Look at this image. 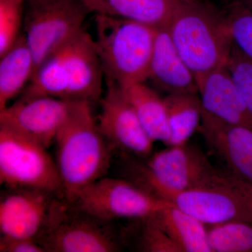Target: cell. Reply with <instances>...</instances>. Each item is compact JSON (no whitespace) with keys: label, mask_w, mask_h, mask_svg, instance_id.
<instances>
[{"label":"cell","mask_w":252,"mask_h":252,"mask_svg":"<svg viewBox=\"0 0 252 252\" xmlns=\"http://www.w3.org/2000/svg\"><path fill=\"white\" fill-rule=\"evenodd\" d=\"M54 143L63 198L72 202L81 190L104 177L110 165L109 144L94 119L91 102L74 101Z\"/></svg>","instance_id":"cell-1"},{"label":"cell","mask_w":252,"mask_h":252,"mask_svg":"<svg viewBox=\"0 0 252 252\" xmlns=\"http://www.w3.org/2000/svg\"><path fill=\"white\" fill-rule=\"evenodd\" d=\"M176 49L197 83L227 67L233 41L225 12L207 0H187L166 26Z\"/></svg>","instance_id":"cell-2"},{"label":"cell","mask_w":252,"mask_h":252,"mask_svg":"<svg viewBox=\"0 0 252 252\" xmlns=\"http://www.w3.org/2000/svg\"><path fill=\"white\" fill-rule=\"evenodd\" d=\"M104 77L94 39L82 30L41 63L21 97L92 103L102 97Z\"/></svg>","instance_id":"cell-3"},{"label":"cell","mask_w":252,"mask_h":252,"mask_svg":"<svg viewBox=\"0 0 252 252\" xmlns=\"http://www.w3.org/2000/svg\"><path fill=\"white\" fill-rule=\"evenodd\" d=\"M94 42L106 80L119 86L146 82L157 28L130 20L94 15Z\"/></svg>","instance_id":"cell-4"},{"label":"cell","mask_w":252,"mask_h":252,"mask_svg":"<svg viewBox=\"0 0 252 252\" xmlns=\"http://www.w3.org/2000/svg\"><path fill=\"white\" fill-rule=\"evenodd\" d=\"M129 160L126 180L160 200L170 192L210 185L225 172L214 166L200 147L189 142L157 152L144 163Z\"/></svg>","instance_id":"cell-5"},{"label":"cell","mask_w":252,"mask_h":252,"mask_svg":"<svg viewBox=\"0 0 252 252\" xmlns=\"http://www.w3.org/2000/svg\"><path fill=\"white\" fill-rule=\"evenodd\" d=\"M36 240L51 252H119L123 245L109 221L86 213L63 197L54 199Z\"/></svg>","instance_id":"cell-6"},{"label":"cell","mask_w":252,"mask_h":252,"mask_svg":"<svg viewBox=\"0 0 252 252\" xmlns=\"http://www.w3.org/2000/svg\"><path fill=\"white\" fill-rule=\"evenodd\" d=\"M0 183L8 189H34L63 196L57 165L47 149L1 125Z\"/></svg>","instance_id":"cell-7"},{"label":"cell","mask_w":252,"mask_h":252,"mask_svg":"<svg viewBox=\"0 0 252 252\" xmlns=\"http://www.w3.org/2000/svg\"><path fill=\"white\" fill-rule=\"evenodd\" d=\"M89 14L81 0H26L23 34L36 69L84 30Z\"/></svg>","instance_id":"cell-8"},{"label":"cell","mask_w":252,"mask_h":252,"mask_svg":"<svg viewBox=\"0 0 252 252\" xmlns=\"http://www.w3.org/2000/svg\"><path fill=\"white\" fill-rule=\"evenodd\" d=\"M161 200L206 225L233 220L252 222V187L226 172L213 183L170 192Z\"/></svg>","instance_id":"cell-9"},{"label":"cell","mask_w":252,"mask_h":252,"mask_svg":"<svg viewBox=\"0 0 252 252\" xmlns=\"http://www.w3.org/2000/svg\"><path fill=\"white\" fill-rule=\"evenodd\" d=\"M70 203L106 221L146 218L172 205L126 179L104 177L81 190Z\"/></svg>","instance_id":"cell-10"},{"label":"cell","mask_w":252,"mask_h":252,"mask_svg":"<svg viewBox=\"0 0 252 252\" xmlns=\"http://www.w3.org/2000/svg\"><path fill=\"white\" fill-rule=\"evenodd\" d=\"M74 102L50 96L21 97L0 110V125L48 149L67 120Z\"/></svg>","instance_id":"cell-11"},{"label":"cell","mask_w":252,"mask_h":252,"mask_svg":"<svg viewBox=\"0 0 252 252\" xmlns=\"http://www.w3.org/2000/svg\"><path fill=\"white\" fill-rule=\"evenodd\" d=\"M100 100L99 128L112 148L140 157L150 155L154 142L139 120L120 86L107 81Z\"/></svg>","instance_id":"cell-12"},{"label":"cell","mask_w":252,"mask_h":252,"mask_svg":"<svg viewBox=\"0 0 252 252\" xmlns=\"http://www.w3.org/2000/svg\"><path fill=\"white\" fill-rule=\"evenodd\" d=\"M55 195L34 189H9L0 200L1 237L36 240Z\"/></svg>","instance_id":"cell-13"},{"label":"cell","mask_w":252,"mask_h":252,"mask_svg":"<svg viewBox=\"0 0 252 252\" xmlns=\"http://www.w3.org/2000/svg\"><path fill=\"white\" fill-rule=\"evenodd\" d=\"M226 172L252 187V129L230 125L203 115L198 129Z\"/></svg>","instance_id":"cell-14"},{"label":"cell","mask_w":252,"mask_h":252,"mask_svg":"<svg viewBox=\"0 0 252 252\" xmlns=\"http://www.w3.org/2000/svg\"><path fill=\"white\" fill-rule=\"evenodd\" d=\"M198 88L204 115L225 124L252 129V117L227 67L202 78Z\"/></svg>","instance_id":"cell-15"},{"label":"cell","mask_w":252,"mask_h":252,"mask_svg":"<svg viewBox=\"0 0 252 252\" xmlns=\"http://www.w3.org/2000/svg\"><path fill=\"white\" fill-rule=\"evenodd\" d=\"M147 80L167 94L198 93L196 79L176 49L166 26L157 28Z\"/></svg>","instance_id":"cell-16"},{"label":"cell","mask_w":252,"mask_h":252,"mask_svg":"<svg viewBox=\"0 0 252 252\" xmlns=\"http://www.w3.org/2000/svg\"><path fill=\"white\" fill-rule=\"evenodd\" d=\"M94 15L130 20L154 28L166 26L187 0H81Z\"/></svg>","instance_id":"cell-17"},{"label":"cell","mask_w":252,"mask_h":252,"mask_svg":"<svg viewBox=\"0 0 252 252\" xmlns=\"http://www.w3.org/2000/svg\"><path fill=\"white\" fill-rule=\"evenodd\" d=\"M36 69L34 56L22 34L12 47L0 56V110L24 91Z\"/></svg>","instance_id":"cell-18"},{"label":"cell","mask_w":252,"mask_h":252,"mask_svg":"<svg viewBox=\"0 0 252 252\" xmlns=\"http://www.w3.org/2000/svg\"><path fill=\"white\" fill-rule=\"evenodd\" d=\"M120 88L151 139L154 142L160 141L166 144L170 129L164 98L145 82Z\"/></svg>","instance_id":"cell-19"},{"label":"cell","mask_w":252,"mask_h":252,"mask_svg":"<svg viewBox=\"0 0 252 252\" xmlns=\"http://www.w3.org/2000/svg\"><path fill=\"white\" fill-rule=\"evenodd\" d=\"M181 252H212L207 225L177 207L169 205L151 216Z\"/></svg>","instance_id":"cell-20"},{"label":"cell","mask_w":252,"mask_h":252,"mask_svg":"<svg viewBox=\"0 0 252 252\" xmlns=\"http://www.w3.org/2000/svg\"><path fill=\"white\" fill-rule=\"evenodd\" d=\"M164 100L170 129L166 145L187 143L198 130L203 119V107L198 93L167 94Z\"/></svg>","instance_id":"cell-21"},{"label":"cell","mask_w":252,"mask_h":252,"mask_svg":"<svg viewBox=\"0 0 252 252\" xmlns=\"http://www.w3.org/2000/svg\"><path fill=\"white\" fill-rule=\"evenodd\" d=\"M132 220L135 222L123 233V244L133 245V248L139 252H181L152 217Z\"/></svg>","instance_id":"cell-22"},{"label":"cell","mask_w":252,"mask_h":252,"mask_svg":"<svg viewBox=\"0 0 252 252\" xmlns=\"http://www.w3.org/2000/svg\"><path fill=\"white\" fill-rule=\"evenodd\" d=\"M207 228L212 252H252V222L233 220Z\"/></svg>","instance_id":"cell-23"},{"label":"cell","mask_w":252,"mask_h":252,"mask_svg":"<svg viewBox=\"0 0 252 252\" xmlns=\"http://www.w3.org/2000/svg\"><path fill=\"white\" fill-rule=\"evenodd\" d=\"M26 2V0H0V56L22 35Z\"/></svg>","instance_id":"cell-24"},{"label":"cell","mask_w":252,"mask_h":252,"mask_svg":"<svg viewBox=\"0 0 252 252\" xmlns=\"http://www.w3.org/2000/svg\"><path fill=\"white\" fill-rule=\"evenodd\" d=\"M233 44L252 62V11L233 0L225 12Z\"/></svg>","instance_id":"cell-25"},{"label":"cell","mask_w":252,"mask_h":252,"mask_svg":"<svg viewBox=\"0 0 252 252\" xmlns=\"http://www.w3.org/2000/svg\"><path fill=\"white\" fill-rule=\"evenodd\" d=\"M227 68L252 117V62L233 46Z\"/></svg>","instance_id":"cell-26"},{"label":"cell","mask_w":252,"mask_h":252,"mask_svg":"<svg viewBox=\"0 0 252 252\" xmlns=\"http://www.w3.org/2000/svg\"><path fill=\"white\" fill-rule=\"evenodd\" d=\"M1 252H44L45 250L36 239L8 238L1 237Z\"/></svg>","instance_id":"cell-27"},{"label":"cell","mask_w":252,"mask_h":252,"mask_svg":"<svg viewBox=\"0 0 252 252\" xmlns=\"http://www.w3.org/2000/svg\"><path fill=\"white\" fill-rule=\"evenodd\" d=\"M252 11V0H236Z\"/></svg>","instance_id":"cell-28"}]
</instances>
